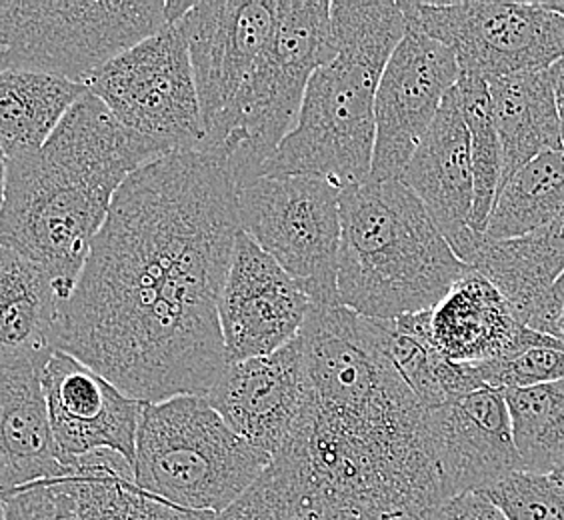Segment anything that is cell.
Instances as JSON below:
<instances>
[{
  "instance_id": "cell-4",
  "label": "cell",
  "mask_w": 564,
  "mask_h": 520,
  "mask_svg": "<svg viewBox=\"0 0 564 520\" xmlns=\"http://www.w3.org/2000/svg\"><path fill=\"white\" fill-rule=\"evenodd\" d=\"M335 56L316 71L294 129L259 176L304 174L337 188L367 183L380 76L406 34L399 2H330Z\"/></svg>"
},
{
  "instance_id": "cell-28",
  "label": "cell",
  "mask_w": 564,
  "mask_h": 520,
  "mask_svg": "<svg viewBox=\"0 0 564 520\" xmlns=\"http://www.w3.org/2000/svg\"><path fill=\"white\" fill-rule=\"evenodd\" d=\"M78 520H127L134 490L132 465L112 451H97L68 465Z\"/></svg>"
},
{
  "instance_id": "cell-2",
  "label": "cell",
  "mask_w": 564,
  "mask_h": 520,
  "mask_svg": "<svg viewBox=\"0 0 564 520\" xmlns=\"http://www.w3.org/2000/svg\"><path fill=\"white\" fill-rule=\"evenodd\" d=\"M271 465L293 485L308 520H424L448 500L426 409L402 377L338 401L308 394Z\"/></svg>"
},
{
  "instance_id": "cell-14",
  "label": "cell",
  "mask_w": 564,
  "mask_h": 520,
  "mask_svg": "<svg viewBox=\"0 0 564 520\" xmlns=\"http://www.w3.org/2000/svg\"><path fill=\"white\" fill-rule=\"evenodd\" d=\"M313 306L303 284L240 230L218 299L227 365L267 357L293 343Z\"/></svg>"
},
{
  "instance_id": "cell-20",
  "label": "cell",
  "mask_w": 564,
  "mask_h": 520,
  "mask_svg": "<svg viewBox=\"0 0 564 520\" xmlns=\"http://www.w3.org/2000/svg\"><path fill=\"white\" fill-rule=\"evenodd\" d=\"M53 353H0V490L68 477L48 426L41 372Z\"/></svg>"
},
{
  "instance_id": "cell-36",
  "label": "cell",
  "mask_w": 564,
  "mask_h": 520,
  "mask_svg": "<svg viewBox=\"0 0 564 520\" xmlns=\"http://www.w3.org/2000/svg\"><path fill=\"white\" fill-rule=\"evenodd\" d=\"M4 185H7V156L0 152V208L4 201Z\"/></svg>"
},
{
  "instance_id": "cell-1",
  "label": "cell",
  "mask_w": 564,
  "mask_h": 520,
  "mask_svg": "<svg viewBox=\"0 0 564 520\" xmlns=\"http://www.w3.org/2000/svg\"><path fill=\"white\" fill-rule=\"evenodd\" d=\"M240 232L239 186L215 152H174L124 181L55 348L134 401L207 397L227 367L218 299Z\"/></svg>"
},
{
  "instance_id": "cell-25",
  "label": "cell",
  "mask_w": 564,
  "mask_h": 520,
  "mask_svg": "<svg viewBox=\"0 0 564 520\" xmlns=\"http://www.w3.org/2000/svg\"><path fill=\"white\" fill-rule=\"evenodd\" d=\"M564 213V149L543 152L500 186L482 239L509 240Z\"/></svg>"
},
{
  "instance_id": "cell-34",
  "label": "cell",
  "mask_w": 564,
  "mask_h": 520,
  "mask_svg": "<svg viewBox=\"0 0 564 520\" xmlns=\"http://www.w3.org/2000/svg\"><path fill=\"white\" fill-rule=\"evenodd\" d=\"M553 75L554 97H556V109H558V120H561V139H563L564 149V58L551 66Z\"/></svg>"
},
{
  "instance_id": "cell-17",
  "label": "cell",
  "mask_w": 564,
  "mask_h": 520,
  "mask_svg": "<svg viewBox=\"0 0 564 520\" xmlns=\"http://www.w3.org/2000/svg\"><path fill=\"white\" fill-rule=\"evenodd\" d=\"M308 394L303 350L294 338L267 357L228 362L205 399L240 438L274 456L299 423Z\"/></svg>"
},
{
  "instance_id": "cell-5",
  "label": "cell",
  "mask_w": 564,
  "mask_h": 520,
  "mask_svg": "<svg viewBox=\"0 0 564 520\" xmlns=\"http://www.w3.org/2000/svg\"><path fill=\"white\" fill-rule=\"evenodd\" d=\"M338 303L369 318L431 311L470 269L399 178L347 186L338 196Z\"/></svg>"
},
{
  "instance_id": "cell-22",
  "label": "cell",
  "mask_w": 564,
  "mask_h": 520,
  "mask_svg": "<svg viewBox=\"0 0 564 520\" xmlns=\"http://www.w3.org/2000/svg\"><path fill=\"white\" fill-rule=\"evenodd\" d=\"M487 85L502 154V186L532 159L563 149L561 120L551 68L497 76Z\"/></svg>"
},
{
  "instance_id": "cell-9",
  "label": "cell",
  "mask_w": 564,
  "mask_h": 520,
  "mask_svg": "<svg viewBox=\"0 0 564 520\" xmlns=\"http://www.w3.org/2000/svg\"><path fill=\"white\" fill-rule=\"evenodd\" d=\"M120 127L156 149L205 151V124L185 34L173 22L100 66L85 83Z\"/></svg>"
},
{
  "instance_id": "cell-18",
  "label": "cell",
  "mask_w": 564,
  "mask_h": 520,
  "mask_svg": "<svg viewBox=\"0 0 564 520\" xmlns=\"http://www.w3.org/2000/svg\"><path fill=\"white\" fill-rule=\"evenodd\" d=\"M399 181L419 196L451 249L463 260L478 235L470 228L475 181L470 139L456 87L446 95Z\"/></svg>"
},
{
  "instance_id": "cell-7",
  "label": "cell",
  "mask_w": 564,
  "mask_h": 520,
  "mask_svg": "<svg viewBox=\"0 0 564 520\" xmlns=\"http://www.w3.org/2000/svg\"><path fill=\"white\" fill-rule=\"evenodd\" d=\"M333 56L330 2L276 0L271 44L207 149L227 161L239 188L259 178L294 129L311 78Z\"/></svg>"
},
{
  "instance_id": "cell-30",
  "label": "cell",
  "mask_w": 564,
  "mask_h": 520,
  "mask_svg": "<svg viewBox=\"0 0 564 520\" xmlns=\"http://www.w3.org/2000/svg\"><path fill=\"white\" fill-rule=\"evenodd\" d=\"M487 389H527L564 380V343L551 338L543 345L522 348L509 357L473 365Z\"/></svg>"
},
{
  "instance_id": "cell-33",
  "label": "cell",
  "mask_w": 564,
  "mask_h": 520,
  "mask_svg": "<svg viewBox=\"0 0 564 520\" xmlns=\"http://www.w3.org/2000/svg\"><path fill=\"white\" fill-rule=\"evenodd\" d=\"M210 514L213 512L178 509L134 487L129 500L127 520H208Z\"/></svg>"
},
{
  "instance_id": "cell-23",
  "label": "cell",
  "mask_w": 564,
  "mask_h": 520,
  "mask_svg": "<svg viewBox=\"0 0 564 520\" xmlns=\"http://www.w3.org/2000/svg\"><path fill=\"white\" fill-rule=\"evenodd\" d=\"M87 87L61 76L0 71V152L12 159L39 151Z\"/></svg>"
},
{
  "instance_id": "cell-15",
  "label": "cell",
  "mask_w": 564,
  "mask_h": 520,
  "mask_svg": "<svg viewBox=\"0 0 564 520\" xmlns=\"http://www.w3.org/2000/svg\"><path fill=\"white\" fill-rule=\"evenodd\" d=\"M41 387L56 453L65 468L97 451H112L134 465L144 402L127 397L97 370L58 348L43 367Z\"/></svg>"
},
{
  "instance_id": "cell-3",
  "label": "cell",
  "mask_w": 564,
  "mask_h": 520,
  "mask_svg": "<svg viewBox=\"0 0 564 520\" xmlns=\"http://www.w3.org/2000/svg\"><path fill=\"white\" fill-rule=\"evenodd\" d=\"M156 159L87 90L39 151L7 159L0 247L43 267L65 304L120 186Z\"/></svg>"
},
{
  "instance_id": "cell-41",
  "label": "cell",
  "mask_w": 564,
  "mask_h": 520,
  "mask_svg": "<svg viewBox=\"0 0 564 520\" xmlns=\"http://www.w3.org/2000/svg\"><path fill=\"white\" fill-rule=\"evenodd\" d=\"M380 520H416L411 514H389V517H382Z\"/></svg>"
},
{
  "instance_id": "cell-32",
  "label": "cell",
  "mask_w": 564,
  "mask_h": 520,
  "mask_svg": "<svg viewBox=\"0 0 564 520\" xmlns=\"http://www.w3.org/2000/svg\"><path fill=\"white\" fill-rule=\"evenodd\" d=\"M424 520H509L485 495L465 492L446 500Z\"/></svg>"
},
{
  "instance_id": "cell-21",
  "label": "cell",
  "mask_w": 564,
  "mask_h": 520,
  "mask_svg": "<svg viewBox=\"0 0 564 520\" xmlns=\"http://www.w3.org/2000/svg\"><path fill=\"white\" fill-rule=\"evenodd\" d=\"M431 336L443 357L463 365L509 357L553 338L522 325L505 296L473 269L431 308Z\"/></svg>"
},
{
  "instance_id": "cell-10",
  "label": "cell",
  "mask_w": 564,
  "mask_h": 520,
  "mask_svg": "<svg viewBox=\"0 0 564 520\" xmlns=\"http://www.w3.org/2000/svg\"><path fill=\"white\" fill-rule=\"evenodd\" d=\"M340 188L304 174L259 176L239 188L240 230L301 282L315 306L338 303Z\"/></svg>"
},
{
  "instance_id": "cell-39",
  "label": "cell",
  "mask_w": 564,
  "mask_h": 520,
  "mask_svg": "<svg viewBox=\"0 0 564 520\" xmlns=\"http://www.w3.org/2000/svg\"><path fill=\"white\" fill-rule=\"evenodd\" d=\"M543 4L549 11L556 12V14L564 17V2H543Z\"/></svg>"
},
{
  "instance_id": "cell-13",
  "label": "cell",
  "mask_w": 564,
  "mask_h": 520,
  "mask_svg": "<svg viewBox=\"0 0 564 520\" xmlns=\"http://www.w3.org/2000/svg\"><path fill=\"white\" fill-rule=\"evenodd\" d=\"M458 76L460 68L448 46L406 31L382 71L375 98L372 181L401 178Z\"/></svg>"
},
{
  "instance_id": "cell-12",
  "label": "cell",
  "mask_w": 564,
  "mask_h": 520,
  "mask_svg": "<svg viewBox=\"0 0 564 520\" xmlns=\"http://www.w3.org/2000/svg\"><path fill=\"white\" fill-rule=\"evenodd\" d=\"M176 24L188 46L207 151L271 44L276 0L193 2Z\"/></svg>"
},
{
  "instance_id": "cell-31",
  "label": "cell",
  "mask_w": 564,
  "mask_h": 520,
  "mask_svg": "<svg viewBox=\"0 0 564 520\" xmlns=\"http://www.w3.org/2000/svg\"><path fill=\"white\" fill-rule=\"evenodd\" d=\"M7 520H78L70 480L48 478L14 488L7 499Z\"/></svg>"
},
{
  "instance_id": "cell-6",
  "label": "cell",
  "mask_w": 564,
  "mask_h": 520,
  "mask_svg": "<svg viewBox=\"0 0 564 520\" xmlns=\"http://www.w3.org/2000/svg\"><path fill=\"white\" fill-rule=\"evenodd\" d=\"M240 438L205 397L144 402L134 485L154 499L196 512H223L271 465Z\"/></svg>"
},
{
  "instance_id": "cell-8",
  "label": "cell",
  "mask_w": 564,
  "mask_h": 520,
  "mask_svg": "<svg viewBox=\"0 0 564 520\" xmlns=\"http://www.w3.org/2000/svg\"><path fill=\"white\" fill-rule=\"evenodd\" d=\"M169 0H0V71L85 85L115 56L163 31Z\"/></svg>"
},
{
  "instance_id": "cell-29",
  "label": "cell",
  "mask_w": 564,
  "mask_h": 520,
  "mask_svg": "<svg viewBox=\"0 0 564 520\" xmlns=\"http://www.w3.org/2000/svg\"><path fill=\"white\" fill-rule=\"evenodd\" d=\"M480 495L509 520H564V487L551 475L517 470Z\"/></svg>"
},
{
  "instance_id": "cell-26",
  "label": "cell",
  "mask_w": 564,
  "mask_h": 520,
  "mask_svg": "<svg viewBox=\"0 0 564 520\" xmlns=\"http://www.w3.org/2000/svg\"><path fill=\"white\" fill-rule=\"evenodd\" d=\"M502 394L522 470L553 475L564 465V380Z\"/></svg>"
},
{
  "instance_id": "cell-19",
  "label": "cell",
  "mask_w": 564,
  "mask_h": 520,
  "mask_svg": "<svg viewBox=\"0 0 564 520\" xmlns=\"http://www.w3.org/2000/svg\"><path fill=\"white\" fill-rule=\"evenodd\" d=\"M463 262L505 296L522 325L554 336L561 311L551 289L564 271V213L517 239L487 240L478 235Z\"/></svg>"
},
{
  "instance_id": "cell-37",
  "label": "cell",
  "mask_w": 564,
  "mask_h": 520,
  "mask_svg": "<svg viewBox=\"0 0 564 520\" xmlns=\"http://www.w3.org/2000/svg\"><path fill=\"white\" fill-rule=\"evenodd\" d=\"M11 490H0V520H7V499Z\"/></svg>"
},
{
  "instance_id": "cell-35",
  "label": "cell",
  "mask_w": 564,
  "mask_h": 520,
  "mask_svg": "<svg viewBox=\"0 0 564 520\" xmlns=\"http://www.w3.org/2000/svg\"><path fill=\"white\" fill-rule=\"evenodd\" d=\"M551 299H553L554 306L561 311L564 306V271L551 289Z\"/></svg>"
},
{
  "instance_id": "cell-16",
  "label": "cell",
  "mask_w": 564,
  "mask_h": 520,
  "mask_svg": "<svg viewBox=\"0 0 564 520\" xmlns=\"http://www.w3.org/2000/svg\"><path fill=\"white\" fill-rule=\"evenodd\" d=\"M426 433L448 500L522 470L502 390H475L426 409Z\"/></svg>"
},
{
  "instance_id": "cell-27",
  "label": "cell",
  "mask_w": 564,
  "mask_h": 520,
  "mask_svg": "<svg viewBox=\"0 0 564 520\" xmlns=\"http://www.w3.org/2000/svg\"><path fill=\"white\" fill-rule=\"evenodd\" d=\"M460 97L463 117L467 122L470 139V161H473V181H475V201L470 228L482 235L489 223L490 210L497 201L502 173L499 134L492 119L489 85L485 78L460 75L456 83Z\"/></svg>"
},
{
  "instance_id": "cell-11",
  "label": "cell",
  "mask_w": 564,
  "mask_h": 520,
  "mask_svg": "<svg viewBox=\"0 0 564 520\" xmlns=\"http://www.w3.org/2000/svg\"><path fill=\"white\" fill-rule=\"evenodd\" d=\"M406 29L456 56L478 78L546 71L564 58V17L543 2H399Z\"/></svg>"
},
{
  "instance_id": "cell-40",
  "label": "cell",
  "mask_w": 564,
  "mask_h": 520,
  "mask_svg": "<svg viewBox=\"0 0 564 520\" xmlns=\"http://www.w3.org/2000/svg\"><path fill=\"white\" fill-rule=\"evenodd\" d=\"M551 477H553L554 480H556V483H561V485H563V487H564V465L558 466V468H556V470H554V473H553V475H551Z\"/></svg>"
},
{
  "instance_id": "cell-24",
  "label": "cell",
  "mask_w": 564,
  "mask_h": 520,
  "mask_svg": "<svg viewBox=\"0 0 564 520\" xmlns=\"http://www.w3.org/2000/svg\"><path fill=\"white\" fill-rule=\"evenodd\" d=\"M58 308L48 272L0 247V353H53Z\"/></svg>"
},
{
  "instance_id": "cell-38",
  "label": "cell",
  "mask_w": 564,
  "mask_h": 520,
  "mask_svg": "<svg viewBox=\"0 0 564 520\" xmlns=\"http://www.w3.org/2000/svg\"><path fill=\"white\" fill-rule=\"evenodd\" d=\"M554 338H558V340H563L564 343V306L561 308V313H558V321H556V333H554Z\"/></svg>"
}]
</instances>
